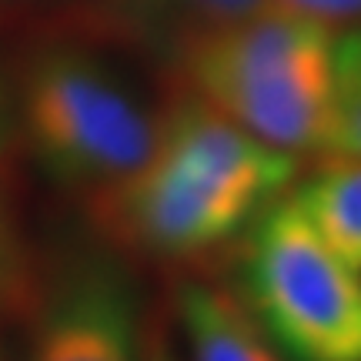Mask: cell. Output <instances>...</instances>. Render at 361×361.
Wrapping results in <instances>:
<instances>
[{
  "mask_svg": "<svg viewBox=\"0 0 361 361\" xmlns=\"http://www.w3.org/2000/svg\"><path fill=\"white\" fill-rule=\"evenodd\" d=\"M295 164L201 94H188L161 111L154 157L137 174L90 191V218L137 255L194 258L228 241L261 201L295 178Z\"/></svg>",
  "mask_w": 361,
  "mask_h": 361,
  "instance_id": "1",
  "label": "cell"
},
{
  "mask_svg": "<svg viewBox=\"0 0 361 361\" xmlns=\"http://www.w3.org/2000/svg\"><path fill=\"white\" fill-rule=\"evenodd\" d=\"M194 90L251 137L284 154L331 151L335 37L298 13L264 11L178 51Z\"/></svg>",
  "mask_w": 361,
  "mask_h": 361,
  "instance_id": "2",
  "label": "cell"
},
{
  "mask_svg": "<svg viewBox=\"0 0 361 361\" xmlns=\"http://www.w3.org/2000/svg\"><path fill=\"white\" fill-rule=\"evenodd\" d=\"M24 117L40 157L90 191L130 178L154 157L161 114L144 111L90 54H40L24 80Z\"/></svg>",
  "mask_w": 361,
  "mask_h": 361,
  "instance_id": "3",
  "label": "cell"
},
{
  "mask_svg": "<svg viewBox=\"0 0 361 361\" xmlns=\"http://www.w3.org/2000/svg\"><path fill=\"white\" fill-rule=\"evenodd\" d=\"M247 291L251 314L295 361H361V288L291 201L255 228Z\"/></svg>",
  "mask_w": 361,
  "mask_h": 361,
  "instance_id": "4",
  "label": "cell"
},
{
  "mask_svg": "<svg viewBox=\"0 0 361 361\" xmlns=\"http://www.w3.org/2000/svg\"><path fill=\"white\" fill-rule=\"evenodd\" d=\"M34 361H134V322L117 281L87 274L71 284L44 314Z\"/></svg>",
  "mask_w": 361,
  "mask_h": 361,
  "instance_id": "5",
  "label": "cell"
},
{
  "mask_svg": "<svg viewBox=\"0 0 361 361\" xmlns=\"http://www.w3.org/2000/svg\"><path fill=\"white\" fill-rule=\"evenodd\" d=\"M180 322L191 361H278L258 318L231 291L188 284L180 291Z\"/></svg>",
  "mask_w": 361,
  "mask_h": 361,
  "instance_id": "6",
  "label": "cell"
},
{
  "mask_svg": "<svg viewBox=\"0 0 361 361\" xmlns=\"http://www.w3.org/2000/svg\"><path fill=\"white\" fill-rule=\"evenodd\" d=\"M301 218L318 231L324 245L348 268L361 264V161H328L314 178L291 197Z\"/></svg>",
  "mask_w": 361,
  "mask_h": 361,
  "instance_id": "7",
  "label": "cell"
},
{
  "mask_svg": "<svg viewBox=\"0 0 361 361\" xmlns=\"http://www.w3.org/2000/svg\"><path fill=\"white\" fill-rule=\"evenodd\" d=\"M114 4L134 20V27L161 30L171 40L174 57L188 40L201 37L207 30L238 24L278 7L274 0H114Z\"/></svg>",
  "mask_w": 361,
  "mask_h": 361,
  "instance_id": "8",
  "label": "cell"
},
{
  "mask_svg": "<svg viewBox=\"0 0 361 361\" xmlns=\"http://www.w3.org/2000/svg\"><path fill=\"white\" fill-rule=\"evenodd\" d=\"M331 151L361 161V34L335 47V128Z\"/></svg>",
  "mask_w": 361,
  "mask_h": 361,
  "instance_id": "9",
  "label": "cell"
},
{
  "mask_svg": "<svg viewBox=\"0 0 361 361\" xmlns=\"http://www.w3.org/2000/svg\"><path fill=\"white\" fill-rule=\"evenodd\" d=\"M34 305H37V278L17 234V224L0 197V324L30 314Z\"/></svg>",
  "mask_w": 361,
  "mask_h": 361,
  "instance_id": "10",
  "label": "cell"
},
{
  "mask_svg": "<svg viewBox=\"0 0 361 361\" xmlns=\"http://www.w3.org/2000/svg\"><path fill=\"white\" fill-rule=\"evenodd\" d=\"M278 11L298 13L322 30L335 34H361V0H274Z\"/></svg>",
  "mask_w": 361,
  "mask_h": 361,
  "instance_id": "11",
  "label": "cell"
},
{
  "mask_svg": "<svg viewBox=\"0 0 361 361\" xmlns=\"http://www.w3.org/2000/svg\"><path fill=\"white\" fill-rule=\"evenodd\" d=\"M351 274H355V281H358V288H361V264H355V268H351Z\"/></svg>",
  "mask_w": 361,
  "mask_h": 361,
  "instance_id": "12",
  "label": "cell"
}]
</instances>
